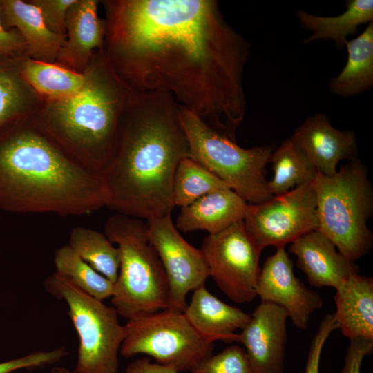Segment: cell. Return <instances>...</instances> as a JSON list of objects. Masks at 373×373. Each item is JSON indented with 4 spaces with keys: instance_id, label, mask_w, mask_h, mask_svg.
Returning a JSON list of instances; mask_svg holds the SVG:
<instances>
[{
    "instance_id": "6da1fadb",
    "label": "cell",
    "mask_w": 373,
    "mask_h": 373,
    "mask_svg": "<svg viewBox=\"0 0 373 373\" xmlns=\"http://www.w3.org/2000/svg\"><path fill=\"white\" fill-rule=\"evenodd\" d=\"M104 50L133 90L162 91L236 141L250 44L216 0H109Z\"/></svg>"
},
{
    "instance_id": "7a4b0ae2",
    "label": "cell",
    "mask_w": 373,
    "mask_h": 373,
    "mask_svg": "<svg viewBox=\"0 0 373 373\" xmlns=\"http://www.w3.org/2000/svg\"><path fill=\"white\" fill-rule=\"evenodd\" d=\"M179 107L168 93L133 91L99 174L109 209L146 221L171 213L175 171L189 157Z\"/></svg>"
},
{
    "instance_id": "3957f363",
    "label": "cell",
    "mask_w": 373,
    "mask_h": 373,
    "mask_svg": "<svg viewBox=\"0 0 373 373\" xmlns=\"http://www.w3.org/2000/svg\"><path fill=\"white\" fill-rule=\"evenodd\" d=\"M103 207L99 175L70 157L30 118L0 135V209L74 216Z\"/></svg>"
},
{
    "instance_id": "277c9868",
    "label": "cell",
    "mask_w": 373,
    "mask_h": 373,
    "mask_svg": "<svg viewBox=\"0 0 373 373\" xmlns=\"http://www.w3.org/2000/svg\"><path fill=\"white\" fill-rule=\"evenodd\" d=\"M73 96L44 102L30 120L74 160L100 174L113 153L122 114L133 90L113 68L104 46L82 73Z\"/></svg>"
},
{
    "instance_id": "5b68a950",
    "label": "cell",
    "mask_w": 373,
    "mask_h": 373,
    "mask_svg": "<svg viewBox=\"0 0 373 373\" xmlns=\"http://www.w3.org/2000/svg\"><path fill=\"white\" fill-rule=\"evenodd\" d=\"M104 234L120 251L119 274L111 296L117 314L129 320L167 309V278L149 242L146 222L115 213L106 220Z\"/></svg>"
},
{
    "instance_id": "8992f818",
    "label": "cell",
    "mask_w": 373,
    "mask_h": 373,
    "mask_svg": "<svg viewBox=\"0 0 373 373\" xmlns=\"http://www.w3.org/2000/svg\"><path fill=\"white\" fill-rule=\"evenodd\" d=\"M368 170L356 157L332 176L317 171L313 186L316 197L317 229L352 262L373 245L367 221L373 213V189Z\"/></svg>"
},
{
    "instance_id": "52a82bcc",
    "label": "cell",
    "mask_w": 373,
    "mask_h": 373,
    "mask_svg": "<svg viewBox=\"0 0 373 373\" xmlns=\"http://www.w3.org/2000/svg\"><path fill=\"white\" fill-rule=\"evenodd\" d=\"M180 119L187 138L189 157L212 172L251 204L271 199L266 165L273 145L244 149L180 106Z\"/></svg>"
},
{
    "instance_id": "ba28073f",
    "label": "cell",
    "mask_w": 373,
    "mask_h": 373,
    "mask_svg": "<svg viewBox=\"0 0 373 373\" xmlns=\"http://www.w3.org/2000/svg\"><path fill=\"white\" fill-rule=\"evenodd\" d=\"M44 286L48 293L65 301L77 333V362L73 373H118L124 329L115 309L55 272L45 279Z\"/></svg>"
},
{
    "instance_id": "9c48e42d",
    "label": "cell",
    "mask_w": 373,
    "mask_h": 373,
    "mask_svg": "<svg viewBox=\"0 0 373 373\" xmlns=\"http://www.w3.org/2000/svg\"><path fill=\"white\" fill-rule=\"evenodd\" d=\"M124 329L122 356L146 354L178 373L191 371L209 357L214 347V342L200 335L184 312L168 308L129 319Z\"/></svg>"
},
{
    "instance_id": "30bf717a",
    "label": "cell",
    "mask_w": 373,
    "mask_h": 373,
    "mask_svg": "<svg viewBox=\"0 0 373 373\" xmlns=\"http://www.w3.org/2000/svg\"><path fill=\"white\" fill-rule=\"evenodd\" d=\"M200 249L209 276L230 300L246 303L256 298L262 251L249 236L243 220L207 236Z\"/></svg>"
},
{
    "instance_id": "8fae6325",
    "label": "cell",
    "mask_w": 373,
    "mask_h": 373,
    "mask_svg": "<svg viewBox=\"0 0 373 373\" xmlns=\"http://www.w3.org/2000/svg\"><path fill=\"white\" fill-rule=\"evenodd\" d=\"M249 236L262 251L285 247L318 227L316 197L313 182L298 185L269 200L249 205L243 220Z\"/></svg>"
},
{
    "instance_id": "7c38bea8",
    "label": "cell",
    "mask_w": 373,
    "mask_h": 373,
    "mask_svg": "<svg viewBox=\"0 0 373 373\" xmlns=\"http://www.w3.org/2000/svg\"><path fill=\"white\" fill-rule=\"evenodd\" d=\"M150 243L164 269L169 286L168 309L184 312L189 292L204 284L209 276L201 249L180 235L171 214L146 221Z\"/></svg>"
},
{
    "instance_id": "4fadbf2b",
    "label": "cell",
    "mask_w": 373,
    "mask_h": 373,
    "mask_svg": "<svg viewBox=\"0 0 373 373\" xmlns=\"http://www.w3.org/2000/svg\"><path fill=\"white\" fill-rule=\"evenodd\" d=\"M294 264L285 247L276 248L268 256L260 269L257 285V296L283 308L292 323L305 330L312 315L323 306V299L296 277Z\"/></svg>"
},
{
    "instance_id": "5bb4252c",
    "label": "cell",
    "mask_w": 373,
    "mask_h": 373,
    "mask_svg": "<svg viewBox=\"0 0 373 373\" xmlns=\"http://www.w3.org/2000/svg\"><path fill=\"white\" fill-rule=\"evenodd\" d=\"M288 317L281 307L261 302L238 333L253 373H285Z\"/></svg>"
},
{
    "instance_id": "9a60e30c",
    "label": "cell",
    "mask_w": 373,
    "mask_h": 373,
    "mask_svg": "<svg viewBox=\"0 0 373 373\" xmlns=\"http://www.w3.org/2000/svg\"><path fill=\"white\" fill-rule=\"evenodd\" d=\"M291 135L316 171L325 176L334 175L341 160L350 161L357 157L358 149L354 132L333 127L324 114L310 116Z\"/></svg>"
},
{
    "instance_id": "2e32d148",
    "label": "cell",
    "mask_w": 373,
    "mask_h": 373,
    "mask_svg": "<svg viewBox=\"0 0 373 373\" xmlns=\"http://www.w3.org/2000/svg\"><path fill=\"white\" fill-rule=\"evenodd\" d=\"M97 0H75L66 20V41L55 61L71 70L82 73L95 52L104 46L106 19L98 15Z\"/></svg>"
},
{
    "instance_id": "e0dca14e",
    "label": "cell",
    "mask_w": 373,
    "mask_h": 373,
    "mask_svg": "<svg viewBox=\"0 0 373 373\" xmlns=\"http://www.w3.org/2000/svg\"><path fill=\"white\" fill-rule=\"evenodd\" d=\"M289 251L296 256V265L314 287L336 289L358 269L338 251L323 233L313 230L291 242Z\"/></svg>"
},
{
    "instance_id": "ac0fdd59",
    "label": "cell",
    "mask_w": 373,
    "mask_h": 373,
    "mask_svg": "<svg viewBox=\"0 0 373 373\" xmlns=\"http://www.w3.org/2000/svg\"><path fill=\"white\" fill-rule=\"evenodd\" d=\"M249 205L231 189L215 191L181 207L175 226L184 233L203 230L216 233L243 220Z\"/></svg>"
},
{
    "instance_id": "d6986e66",
    "label": "cell",
    "mask_w": 373,
    "mask_h": 373,
    "mask_svg": "<svg viewBox=\"0 0 373 373\" xmlns=\"http://www.w3.org/2000/svg\"><path fill=\"white\" fill-rule=\"evenodd\" d=\"M0 11L4 26L23 37L28 57L55 63L66 37L47 27L37 7L29 1L0 0Z\"/></svg>"
},
{
    "instance_id": "ffe728a7",
    "label": "cell",
    "mask_w": 373,
    "mask_h": 373,
    "mask_svg": "<svg viewBox=\"0 0 373 373\" xmlns=\"http://www.w3.org/2000/svg\"><path fill=\"white\" fill-rule=\"evenodd\" d=\"M184 314L200 335L213 342H238L236 332L250 318V314L211 294L204 284L194 289Z\"/></svg>"
},
{
    "instance_id": "44dd1931",
    "label": "cell",
    "mask_w": 373,
    "mask_h": 373,
    "mask_svg": "<svg viewBox=\"0 0 373 373\" xmlns=\"http://www.w3.org/2000/svg\"><path fill=\"white\" fill-rule=\"evenodd\" d=\"M335 290L334 314L343 336L373 341L372 278L354 272Z\"/></svg>"
},
{
    "instance_id": "7402d4cb",
    "label": "cell",
    "mask_w": 373,
    "mask_h": 373,
    "mask_svg": "<svg viewBox=\"0 0 373 373\" xmlns=\"http://www.w3.org/2000/svg\"><path fill=\"white\" fill-rule=\"evenodd\" d=\"M25 57H0V135L30 119L44 102L22 75Z\"/></svg>"
},
{
    "instance_id": "603a6c76",
    "label": "cell",
    "mask_w": 373,
    "mask_h": 373,
    "mask_svg": "<svg viewBox=\"0 0 373 373\" xmlns=\"http://www.w3.org/2000/svg\"><path fill=\"white\" fill-rule=\"evenodd\" d=\"M296 15L301 26L312 32L304 44L332 39L336 48H342L347 37L356 35L358 26L373 21V1L347 0L345 12L337 16H318L302 10H297Z\"/></svg>"
},
{
    "instance_id": "cb8c5ba5",
    "label": "cell",
    "mask_w": 373,
    "mask_h": 373,
    "mask_svg": "<svg viewBox=\"0 0 373 373\" xmlns=\"http://www.w3.org/2000/svg\"><path fill=\"white\" fill-rule=\"evenodd\" d=\"M347 59L345 67L329 83V91L348 97L370 90L373 86V21L345 45Z\"/></svg>"
},
{
    "instance_id": "d4e9b609",
    "label": "cell",
    "mask_w": 373,
    "mask_h": 373,
    "mask_svg": "<svg viewBox=\"0 0 373 373\" xmlns=\"http://www.w3.org/2000/svg\"><path fill=\"white\" fill-rule=\"evenodd\" d=\"M21 73L28 84L44 102L59 101L75 95L82 86L83 73L56 63L23 59Z\"/></svg>"
},
{
    "instance_id": "484cf974",
    "label": "cell",
    "mask_w": 373,
    "mask_h": 373,
    "mask_svg": "<svg viewBox=\"0 0 373 373\" xmlns=\"http://www.w3.org/2000/svg\"><path fill=\"white\" fill-rule=\"evenodd\" d=\"M269 162L274 176L269 180L268 186L273 195L285 193L298 185L313 182L317 173L292 135L273 151Z\"/></svg>"
},
{
    "instance_id": "4316f807",
    "label": "cell",
    "mask_w": 373,
    "mask_h": 373,
    "mask_svg": "<svg viewBox=\"0 0 373 373\" xmlns=\"http://www.w3.org/2000/svg\"><path fill=\"white\" fill-rule=\"evenodd\" d=\"M77 254L91 267L115 283L120 266V251L105 234L86 227H74L69 244Z\"/></svg>"
},
{
    "instance_id": "83f0119b",
    "label": "cell",
    "mask_w": 373,
    "mask_h": 373,
    "mask_svg": "<svg viewBox=\"0 0 373 373\" xmlns=\"http://www.w3.org/2000/svg\"><path fill=\"white\" fill-rule=\"evenodd\" d=\"M54 263L57 274L88 295L99 301L111 298L114 283L83 260L69 245L56 250Z\"/></svg>"
},
{
    "instance_id": "f1b7e54d",
    "label": "cell",
    "mask_w": 373,
    "mask_h": 373,
    "mask_svg": "<svg viewBox=\"0 0 373 373\" xmlns=\"http://www.w3.org/2000/svg\"><path fill=\"white\" fill-rule=\"evenodd\" d=\"M227 189L230 188L212 172L186 157L179 162L173 176V204L183 207L207 193Z\"/></svg>"
},
{
    "instance_id": "f546056e",
    "label": "cell",
    "mask_w": 373,
    "mask_h": 373,
    "mask_svg": "<svg viewBox=\"0 0 373 373\" xmlns=\"http://www.w3.org/2000/svg\"><path fill=\"white\" fill-rule=\"evenodd\" d=\"M191 373H253L244 348L232 345L217 354H211Z\"/></svg>"
},
{
    "instance_id": "4dcf8cb0",
    "label": "cell",
    "mask_w": 373,
    "mask_h": 373,
    "mask_svg": "<svg viewBox=\"0 0 373 373\" xmlns=\"http://www.w3.org/2000/svg\"><path fill=\"white\" fill-rule=\"evenodd\" d=\"M68 354L65 347L50 351L37 350L22 357L0 363V373H11L21 369L34 370L57 363Z\"/></svg>"
},
{
    "instance_id": "1f68e13d",
    "label": "cell",
    "mask_w": 373,
    "mask_h": 373,
    "mask_svg": "<svg viewBox=\"0 0 373 373\" xmlns=\"http://www.w3.org/2000/svg\"><path fill=\"white\" fill-rule=\"evenodd\" d=\"M39 10L47 27L53 32L66 36L67 12L75 0H31Z\"/></svg>"
},
{
    "instance_id": "d6a6232c",
    "label": "cell",
    "mask_w": 373,
    "mask_h": 373,
    "mask_svg": "<svg viewBox=\"0 0 373 373\" xmlns=\"http://www.w3.org/2000/svg\"><path fill=\"white\" fill-rule=\"evenodd\" d=\"M337 329H338V325L334 313L326 314L322 319L317 332L312 341L304 373H319L323 346L329 335Z\"/></svg>"
},
{
    "instance_id": "836d02e7",
    "label": "cell",
    "mask_w": 373,
    "mask_h": 373,
    "mask_svg": "<svg viewBox=\"0 0 373 373\" xmlns=\"http://www.w3.org/2000/svg\"><path fill=\"white\" fill-rule=\"evenodd\" d=\"M373 341L363 338L350 340L341 373H361L363 358L372 354Z\"/></svg>"
},
{
    "instance_id": "e575fe53",
    "label": "cell",
    "mask_w": 373,
    "mask_h": 373,
    "mask_svg": "<svg viewBox=\"0 0 373 373\" xmlns=\"http://www.w3.org/2000/svg\"><path fill=\"white\" fill-rule=\"evenodd\" d=\"M0 57H23L26 56V46L19 32L7 28L0 11Z\"/></svg>"
},
{
    "instance_id": "d590c367",
    "label": "cell",
    "mask_w": 373,
    "mask_h": 373,
    "mask_svg": "<svg viewBox=\"0 0 373 373\" xmlns=\"http://www.w3.org/2000/svg\"><path fill=\"white\" fill-rule=\"evenodd\" d=\"M124 373H178L171 367L153 363L146 357L137 358L130 363Z\"/></svg>"
},
{
    "instance_id": "8d00e7d4",
    "label": "cell",
    "mask_w": 373,
    "mask_h": 373,
    "mask_svg": "<svg viewBox=\"0 0 373 373\" xmlns=\"http://www.w3.org/2000/svg\"><path fill=\"white\" fill-rule=\"evenodd\" d=\"M50 373H73V372L66 367L56 366L52 367Z\"/></svg>"
}]
</instances>
